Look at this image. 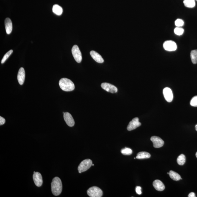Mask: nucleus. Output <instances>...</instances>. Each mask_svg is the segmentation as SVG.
Here are the masks:
<instances>
[{"instance_id":"obj_17","label":"nucleus","mask_w":197,"mask_h":197,"mask_svg":"<svg viewBox=\"0 0 197 197\" xmlns=\"http://www.w3.org/2000/svg\"><path fill=\"white\" fill-rule=\"evenodd\" d=\"M52 11L57 16H61L63 12V9L58 4H55L53 7Z\"/></svg>"},{"instance_id":"obj_26","label":"nucleus","mask_w":197,"mask_h":197,"mask_svg":"<svg viewBox=\"0 0 197 197\" xmlns=\"http://www.w3.org/2000/svg\"><path fill=\"white\" fill-rule=\"evenodd\" d=\"M175 24L177 27H181L184 25V21L181 19H177L175 21Z\"/></svg>"},{"instance_id":"obj_9","label":"nucleus","mask_w":197,"mask_h":197,"mask_svg":"<svg viewBox=\"0 0 197 197\" xmlns=\"http://www.w3.org/2000/svg\"><path fill=\"white\" fill-rule=\"evenodd\" d=\"M150 140L153 143V147L156 148H158L164 145V141L160 137L157 136H153Z\"/></svg>"},{"instance_id":"obj_18","label":"nucleus","mask_w":197,"mask_h":197,"mask_svg":"<svg viewBox=\"0 0 197 197\" xmlns=\"http://www.w3.org/2000/svg\"><path fill=\"white\" fill-rule=\"evenodd\" d=\"M169 175L171 178L174 181H178L182 179L180 175L176 172L173 171H170V172H169Z\"/></svg>"},{"instance_id":"obj_33","label":"nucleus","mask_w":197,"mask_h":197,"mask_svg":"<svg viewBox=\"0 0 197 197\" xmlns=\"http://www.w3.org/2000/svg\"><path fill=\"white\" fill-rule=\"evenodd\" d=\"M93 165V166H94V164H93V165Z\"/></svg>"},{"instance_id":"obj_10","label":"nucleus","mask_w":197,"mask_h":197,"mask_svg":"<svg viewBox=\"0 0 197 197\" xmlns=\"http://www.w3.org/2000/svg\"><path fill=\"white\" fill-rule=\"evenodd\" d=\"M33 179L34 183L38 187H40L42 184L43 180L41 175L39 172H34Z\"/></svg>"},{"instance_id":"obj_19","label":"nucleus","mask_w":197,"mask_h":197,"mask_svg":"<svg viewBox=\"0 0 197 197\" xmlns=\"http://www.w3.org/2000/svg\"><path fill=\"white\" fill-rule=\"evenodd\" d=\"M151 157L150 153H149L145 152H139L137 154L136 158L138 159H143L145 158H149Z\"/></svg>"},{"instance_id":"obj_27","label":"nucleus","mask_w":197,"mask_h":197,"mask_svg":"<svg viewBox=\"0 0 197 197\" xmlns=\"http://www.w3.org/2000/svg\"><path fill=\"white\" fill-rule=\"evenodd\" d=\"M190 104L191 106L197 107V96H194L192 98L190 101Z\"/></svg>"},{"instance_id":"obj_14","label":"nucleus","mask_w":197,"mask_h":197,"mask_svg":"<svg viewBox=\"0 0 197 197\" xmlns=\"http://www.w3.org/2000/svg\"><path fill=\"white\" fill-rule=\"evenodd\" d=\"M153 184L154 188L158 191H163L165 189V185L160 180H157L154 181Z\"/></svg>"},{"instance_id":"obj_5","label":"nucleus","mask_w":197,"mask_h":197,"mask_svg":"<svg viewBox=\"0 0 197 197\" xmlns=\"http://www.w3.org/2000/svg\"><path fill=\"white\" fill-rule=\"evenodd\" d=\"M72 53L76 61L78 63H80L82 61V55L78 46L75 45L73 46L72 49Z\"/></svg>"},{"instance_id":"obj_29","label":"nucleus","mask_w":197,"mask_h":197,"mask_svg":"<svg viewBox=\"0 0 197 197\" xmlns=\"http://www.w3.org/2000/svg\"><path fill=\"white\" fill-rule=\"evenodd\" d=\"M5 119L4 118L1 117V116H0V125H2L4 124L5 123Z\"/></svg>"},{"instance_id":"obj_25","label":"nucleus","mask_w":197,"mask_h":197,"mask_svg":"<svg viewBox=\"0 0 197 197\" xmlns=\"http://www.w3.org/2000/svg\"><path fill=\"white\" fill-rule=\"evenodd\" d=\"M13 50H10L9 51V52H8L5 55L3 56L2 60H1V63L3 64L4 63V62H5L9 58L10 56L11 55V54L13 53Z\"/></svg>"},{"instance_id":"obj_30","label":"nucleus","mask_w":197,"mask_h":197,"mask_svg":"<svg viewBox=\"0 0 197 197\" xmlns=\"http://www.w3.org/2000/svg\"><path fill=\"white\" fill-rule=\"evenodd\" d=\"M188 197H196V196H195V193H190L188 195Z\"/></svg>"},{"instance_id":"obj_34","label":"nucleus","mask_w":197,"mask_h":197,"mask_svg":"<svg viewBox=\"0 0 197 197\" xmlns=\"http://www.w3.org/2000/svg\"><path fill=\"white\" fill-rule=\"evenodd\" d=\"M167 174H169V172H167Z\"/></svg>"},{"instance_id":"obj_23","label":"nucleus","mask_w":197,"mask_h":197,"mask_svg":"<svg viewBox=\"0 0 197 197\" xmlns=\"http://www.w3.org/2000/svg\"><path fill=\"white\" fill-rule=\"evenodd\" d=\"M121 153L124 155H130L132 154L133 151L131 149L125 147L121 149Z\"/></svg>"},{"instance_id":"obj_21","label":"nucleus","mask_w":197,"mask_h":197,"mask_svg":"<svg viewBox=\"0 0 197 197\" xmlns=\"http://www.w3.org/2000/svg\"><path fill=\"white\" fill-rule=\"evenodd\" d=\"M186 161V157L183 154H181L177 158V163L180 165H183Z\"/></svg>"},{"instance_id":"obj_32","label":"nucleus","mask_w":197,"mask_h":197,"mask_svg":"<svg viewBox=\"0 0 197 197\" xmlns=\"http://www.w3.org/2000/svg\"><path fill=\"white\" fill-rule=\"evenodd\" d=\"M196 157L197 158V152H196Z\"/></svg>"},{"instance_id":"obj_22","label":"nucleus","mask_w":197,"mask_h":197,"mask_svg":"<svg viewBox=\"0 0 197 197\" xmlns=\"http://www.w3.org/2000/svg\"><path fill=\"white\" fill-rule=\"evenodd\" d=\"M190 58L193 64L197 63V50H192L190 53Z\"/></svg>"},{"instance_id":"obj_35","label":"nucleus","mask_w":197,"mask_h":197,"mask_svg":"<svg viewBox=\"0 0 197 197\" xmlns=\"http://www.w3.org/2000/svg\"><path fill=\"white\" fill-rule=\"evenodd\" d=\"M196 1H197V0H196Z\"/></svg>"},{"instance_id":"obj_8","label":"nucleus","mask_w":197,"mask_h":197,"mask_svg":"<svg viewBox=\"0 0 197 197\" xmlns=\"http://www.w3.org/2000/svg\"><path fill=\"white\" fill-rule=\"evenodd\" d=\"M141 125V123L139 121V118L137 117L134 118L128 124L127 130L129 131L133 130L139 127Z\"/></svg>"},{"instance_id":"obj_20","label":"nucleus","mask_w":197,"mask_h":197,"mask_svg":"<svg viewBox=\"0 0 197 197\" xmlns=\"http://www.w3.org/2000/svg\"><path fill=\"white\" fill-rule=\"evenodd\" d=\"M184 4L188 8H193L195 6V0H184Z\"/></svg>"},{"instance_id":"obj_13","label":"nucleus","mask_w":197,"mask_h":197,"mask_svg":"<svg viewBox=\"0 0 197 197\" xmlns=\"http://www.w3.org/2000/svg\"><path fill=\"white\" fill-rule=\"evenodd\" d=\"M25 78V72L24 68H20L17 75V79L20 84L22 85L24 83Z\"/></svg>"},{"instance_id":"obj_31","label":"nucleus","mask_w":197,"mask_h":197,"mask_svg":"<svg viewBox=\"0 0 197 197\" xmlns=\"http://www.w3.org/2000/svg\"><path fill=\"white\" fill-rule=\"evenodd\" d=\"M195 129H196V130L197 131V124L196 125V126H195Z\"/></svg>"},{"instance_id":"obj_11","label":"nucleus","mask_w":197,"mask_h":197,"mask_svg":"<svg viewBox=\"0 0 197 197\" xmlns=\"http://www.w3.org/2000/svg\"><path fill=\"white\" fill-rule=\"evenodd\" d=\"M163 93L164 98L167 102H171L173 101V93L170 88L166 87L164 88Z\"/></svg>"},{"instance_id":"obj_7","label":"nucleus","mask_w":197,"mask_h":197,"mask_svg":"<svg viewBox=\"0 0 197 197\" xmlns=\"http://www.w3.org/2000/svg\"><path fill=\"white\" fill-rule=\"evenodd\" d=\"M101 88L109 93H115L118 91L117 88L116 86L110 84L104 83H102L101 85Z\"/></svg>"},{"instance_id":"obj_4","label":"nucleus","mask_w":197,"mask_h":197,"mask_svg":"<svg viewBox=\"0 0 197 197\" xmlns=\"http://www.w3.org/2000/svg\"><path fill=\"white\" fill-rule=\"evenodd\" d=\"M87 193L91 197H101L103 195L102 190L97 187H91L87 190Z\"/></svg>"},{"instance_id":"obj_3","label":"nucleus","mask_w":197,"mask_h":197,"mask_svg":"<svg viewBox=\"0 0 197 197\" xmlns=\"http://www.w3.org/2000/svg\"><path fill=\"white\" fill-rule=\"evenodd\" d=\"M93 165V162L90 159H88L84 160L80 163L78 167L79 173L86 171L88 170Z\"/></svg>"},{"instance_id":"obj_28","label":"nucleus","mask_w":197,"mask_h":197,"mask_svg":"<svg viewBox=\"0 0 197 197\" xmlns=\"http://www.w3.org/2000/svg\"><path fill=\"white\" fill-rule=\"evenodd\" d=\"M141 188L140 187L137 186L136 187V191L138 194L141 195L142 194V191H141Z\"/></svg>"},{"instance_id":"obj_6","label":"nucleus","mask_w":197,"mask_h":197,"mask_svg":"<svg viewBox=\"0 0 197 197\" xmlns=\"http://www.w3.org/2000/svg\"><path fill=\"white\" fill-rule=\"evenodd\" d=\"M163 47L165 50L167 51H174L176 50L177 44L172 41H167L164 42Z\"/></svg>"},{"instance_id":"obj_1","label":"nucleus","mask_w":197,"mask_h":197,"mask_svg":"<svg viewBox=\"0 0 197 197\" xmlns=\"http://www.w3.org/2000/svg\"><path fill=\"white\" fill-rule=\"evenodd\" d=\"M62 185L61 180L58 177L53 178L51 183L52 193L55 196H58L61 193Z\"/></svg>"},{"instance_id":"obj_15","label":"nucleus","mask_w":197,"mask_h":197,"mask_svg":"<svg viewBox=\"0 0 197 197\" xmlns=\"http://www.w3.org/2000/svg\"><path fill=\"white\" fill-rule=\"evenodd\" d=\"M4 23L7 34H11L13 29L12 21L9 18H7L5 20Z\"/></svg>"},{"instance_id":"obj_24","label":"nucleus","mask_w":197,"mask_h":197,"mask_svg":"<svg viewBox=\"0 0 197 197\" xmlns=\"http://www.w3.org/2000/svg\"><path fill=\"white\" fill-rule=\"evenodd\" d=\"M184 32V29L181 27H177L174 29V33L177 35H182L183 34Z\"/></svg>"},{"instance_id":"obj_2","label":"nucleus","mask_w":197,"mask_h":197,"mask_svg":"<svg viewBox=\"0 0 197 197\" xmlns=\"http://www.w3.org/2000/svg\"><path fill=\"white\" fill-rule=\"evenodd\" d=\"M59 84L60 88L64 91H71L75 89V85L73 82L67 78L61 79Z\"/></svg>"},{"instance_id":"obj_16","label":"nucleus","mask_w":197,"mask_h":197,"mask_svg":"<svg viewBox=\"0 0 197 197\" xmlns=\"http://www.w3.org/2000/svg\"><path fill=\"white\" fill-rule=\"evenodd\" d=\"M92 58L98 63H102L104 62V60L99 54L95 51H91L90 53Z\"/></svg>"},{"instance_id":"obj_12","label":"nucleus","mask_w":197,"mask_h":197,"mask_svg":"<svg viewBox=\"0 0 197 197\" xmlns=\"http://www.w3.org/2000/svg\"><path fill=\"white\" fill-rule=\"evenodd\" d=\"M64 119L67 125L70 127H73L75 124V121L71 115L68 112L64 114Z\"/></svg>"}]
</instances>
